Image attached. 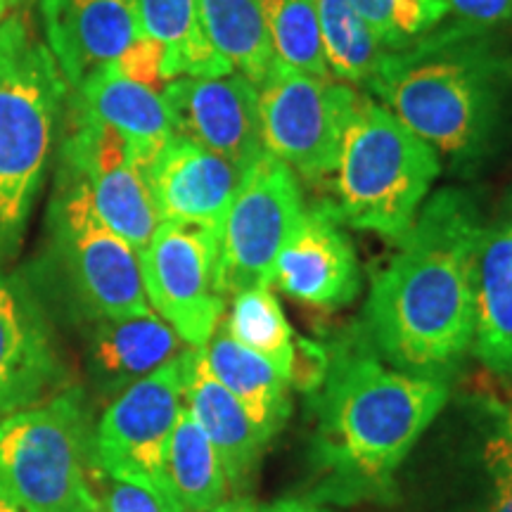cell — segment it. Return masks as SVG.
Returning a JSON list of instances; mask_svg holds the SVG:
<instances>
[{"mask_svg":"<svg viewBox=\"0 0 512 512\" xmlns=\"http://www.w3.org/2000/svg\"><path fill=\"white\" fill-rule=\"evenodd\" d=\"M475 197L439 190L422 204L375 275L363 332L401 373L448 380L475 337V266L482 238Z\"/></svg>","mask_w":512,"mask_h":512,"instance_id":"6da1fadb","label":"cell"},{"mask_svg":"<svg viewBox=\"0 0 512 512\" xmlns=\"http://www.w3.org/2000/svg\"><path fill=\"white\" fill-rule=\"evenodd\" d=\"M368 95L458 171H477L501 150L512 117V50L498 29L446 19L387 50Z\"/></svg>","mask_w":512,"mask_h":512,"instance_id":"7a4b0ae2","label":"cell"},{"mask_svg":"<svg viewBox=\"0 0 512 512\" xmlns=\"http://www.w3.org/2000/svg\"><path fill=\"white\" fill-rule=\"evenodd\" d=\"M318 387L316 460L342 501L387 489L448 401V382L382 363L363 328L328 351Z\"/></svg>","mask_w":512,"mask_h":512,"instance_id":"3957f363","label":"cell"},{"mask_svg":"<svg viewBox=\"0 0 512 512\" xmlns=\"http://www.w3.org/2000/svg\"><path fill=\"white\" fill-rule=\"evenodd\" d=\"M69 86L27 15L0 22V264L22 247Z\"/></svg>","mask_w":512,"mask_h":512,"instance_id":"277c9868","label":"cell"},{"mask_svg":"<svg viewBox=\"0 0 512 512\" xmlns=\"http://www.w3.org/2000/svg\"><path fill=\"white\" fill-rule=\"evenodd\" d=\"M439 174L437 152L373 95L358 91L325 181L330 200L323 204L351 228L399 240Z\"/></svg>","mask_w":512,"mask_h":512,"instance_id":"5b68a950","label":"cell"},{"mask_svg":"<svg viewBox=\"0 0 512 512\" xmlns=\"http://www.w3.org/2000/svg\"><path fill=\"white\" fill-rule=\"evenodd\" d=\"M93 434L81 389L0 420V484L36 512H100Z\"/></svg>","mask_w":512,"mask_h":512,"instance_id":"8992f818","label":"cell"},{"mask_svg":"<svg viewBox=\"0 0 512 512\" xmlns=\"http://www.w3.org/2000/svg\"><path fill=\"white\" fill-rule=\"evenodd\" d=\"M55 247L83 309L95 318L150 313L138 252L100 219L81 176L62 169L50 211Z\"/></svg>","mask_w":512,"mask_h":512,"instance_id":"52a82bcc","label":"cell"},{"mask_svg":"<svg viewBox=\"0 0 512 512\" xmlns=\"http://www.w3.org/2000/svg\"><path fill=\"white\" fill-rule=\"evenodd\" d=\"M302 185L290 166L261 152L240 174L219 238L223 294L268 287L280 249L302 219Z\"/></svg>","mask_w":512,"mask_h":512,"instance_id":"ba28073f","label":"cell"},{"mask_svg":"<svg viewBox=\"0 0 512 512\" xmlns=\"http://www.w3.org/2000/svg\"><path fill=\"white\" fill-rule=\"evenodd\" d=\"M356 95L358 88L347 83L320 79L275 62L259 86L264 150L290 166L302 181L325 185Z\"/></svg>","mask_w":512,"mask_h":512,"instance_id":"9c48e42d","label":"cell"},{"mask_svg":"<svg viewBox=\"0 0 512 512\" xmlns=\"http://www.w3.org/2000/svg\"><path fill=\"white\" fill-rule=\"evenodd\" d=\"M138 259L150 309L188 347H207L226 311V294L219 283V233L159 223Z\"/></svg>","mask_w":512,"mask_h":512,"instance_id":"30bf717a","label":"cell"},{"mask_svg":"<svg viewBox=\"0 0 512 512\" xmlns=\"http://www.w3.org/2000/svg\"><path fill=\"white\" fill-rule=\"evenodd\" d=\"M181 408L183 366L178 356L114 396L93 432L95 467L105 477L140 484L174 501L166 486L164 458Z\"/></svg>","mask_w":512,"mask_h":512,"instance_id":"8fae6325","label":"cell"},{"mask_svg":"<svg viewBox=\"0 0 512 512\" xmlns=\"http://www.w3.org/2000/svg\"><path fill=\"white\" fill-rule=\"evenodd\" d=\"M178 136L216 152L242 171L264 152L259 88L247 76H181L162 88Z\"/></svg>","mask_w":512,"mask_h":512,"instance_id":"7c38bea8","label":"cell"},{"mask_svg":"<svg viewBox=\"0 0 512 512\" xmlns=\"http://www.w3.org/2000/svg\"><path fill=\"white\" fill-rule=\"evenodd\" d=\"M271 283L313 309L335 311L354 302L361 290L356 249L325 204L304 209L275 259Z\"/></svg>","mask_w":512,"mask_h":512,"instance_id":"4fadbf2b","label":"cell"},{"mask_svg":"<svg viewBox=\"0 0 512 512\" xmlns=\"http://www.w3.org/2000/svg\"><path fill=\"white\" fill-rule=\"evenodd\" d=\"M242 171L195 140L174 133L145 166L159 223L214 230L221 238Z\"/></svg>","mask_w":512,"mask_h":512,"instance_id":"5bb4252c","label":"cell"},{"mask_svg":"<svg viewBox=\"0 0 512 512\" xmlns=\"http://www.w3.org/2000/svg\"><path fill=\"white\" fill-rule=\"evenodd\" d=\"M43 43L69 91L102 64L119 60L140 36L136 0H38Z\"/></svg>","mask_w":512,"mask_h":512,"instance_id":"9a60e30c","label":"cell"},{"mask_svg":"<svg viewBox=\"0 0 512 512\" xmlns=\"http://www.w3.org/2000/svg\"><path fill=\"white\" fill-rule=\"evenodd\" d=\"M62 377L48 320L24 285L0 273V415L57 394Z\"/></svg>","mask_w":512,"mask_h":512,"instance_id":"2e32d148","label":"cell"},{"mask_svg":"<svg viewBox=\"0 0 512 512\" xmlns=\"http://www.w3.org/2000/svg\"><path fill=\"white\" fill-rule=\"evenodd\" d=\"M183 403L219 453L228 486L242 489L252 477L266 441L242 403L211 373L204 347H188L181 354Z\"/></svg>","mask_w":512,"mask_h":512,"instance_id":"e0dca14e","label":"cell"},{"mask_svg":"<svg viewBox=\"0 0 512 512\" xmlns=\"http://www.w3.org/2000/svg\"><path fill=\"white\" fill-rule=\"evenodd\" d=\"M470 351L486 370L512 382V200L479 238Z\"/></svg>","mask_w":512,"mask_h":512,"instance_id":"ac0fdd59","label":"cell"},{"mask_svg":"<svg viewBox=\"0 0 512 512\" xmlns=\"http://www.w3.org/2000/svg\"><path fill=\"white\" fill-rule=\"evenodd\" d=\"M69 95V105L112 126L133 145L143 171L176 133L164 95L128 79L112 62L88 74Z\"/></svg>","mask_w":512,"mask_h":512,"instance_id":"d6986e66","label":"cell"},{"mask_svg":"<svg viewBox=\"0 0 512 512\" xmlns=\"http://www.w3.org/2000/svg\"><path fill=\"white\" fill-rule=\"evenodd\" d=\"M183 339L155 311L100 318L88 344V368L100 392L121 394L181 356Z\"/></svg>","mask_w":512,"mask_h":512,"instance_id":"ffe728a7","label":"cell"},{"mask_svg":"<svg viewBox=\"0 0 512 512\" xmlns=\"http://www.w3.org/2000/svg\"><path fill=\"white\" fill-rule=\"evenodd\" d=\"M204 356L216 380L242 403L261 439L268 444L290 418V382H285L271 363L235 342L223 325L211 335Z\"/></svg>","mask_w":512,"mask_h":512,"instance_id":"44dd1931","label":"cell"},{"mask_svg":"<svg viewBox=\"0 0 512 512\" xmlns=\"http://www.w3.org/2000/svg\"><path fill=\"white\" fill-rule=\"evenodd\" d=\"M140 36L164 48L166 83L181 76H223L233 67L204 36L197 0H136Z\"/></svg>","mask_w":512,"mask_h":512,"instance_id":"7402d4cb","label":"cell"},{"mask_svg":"<svg viewBox=\"0 0 512 512\" xmlns=\"http://www.w3.org/2000/svg\"><path fill=\"white\" fill-rule=\"evenodd\" d=\"M164 477L183 512H209L226 501L228 479L219 453L185 403L166 446Z\"/></svg>","mask_w":512,"mask_h":512,"instance_id":"603a6c76","label":"cell"},{"mask_svg":"<svg viewBox=\"0 0 512 512\" xmlns=\"http://www.w3.org/2000/svg\"><path fill=\"white\" fill-rule=\"evenodd\" d=\"M197 12L216 53L259 88L275 64L259 0H197Z\"/></svg>","mask_w":512,"mask_h":512,"instance_id":"cb8c5ba5","label":"cell"},{"mask_svg":"<svg viewBox=\"0 0 512 512\" xmlns=\"http://www.w3.org/2000/svg\"><path fill=\"white\" fill-rule=\"evenodd\" d=\"M465 463L463 501L451 512H512V430L508 408L486 403Z\"/></svg>","mask_w":512,"mask_h":512,"instance_id":"d4e9b609","label":"cell"},{"mask_svg":"<svg viewBox=\"0 0 512 512\" xmlns=\"http://www.w3.org/2000/svg\"><path fill=\"white\" fill-rule=\"evenodd\" d=\"M81 178L88 183L93 207L105 226L121 235L136 252L145 249L159 228V216L143 166L136 159H121L98 166Z\"/></svg>","mask_w":512,"mask_h":512,"instance_id":"484cf974","label":"cell"},{"mask_svg":"<svg viewBox=\"0 0 512 512\" xmlns=\"http://www.w3.org/2000/svg\"><path fill=\"white\" fill-rule=\"evenodd\" d=\"M316 12L330 79L366 91L387 48L351 0H316Z\"/></svg>","mask_w":512,"mask_h":512,"instance_id":"4316f807","label":"cell"},{"mask_svg":"<svg viewBox=\"0 0 512 512\" xmlns=\"http://www.w3.org/2000/svg\"><path fill=\"white\" fill-rule=\"evenodd\" d=\"M221 323L235 342L271 363L285 382L294 380L299 342L271 287H252L235 294L228 318Z\"/></svg>","mask_w":512,"mask_h":512,"instance_id":"83f0119b","label":"cell"},{"mask_svg":"<svg viewBox=\"0 0 512 512\" xmlns=\"http://www.w3.org/2000/svg\"><path fill=\"white\" fill-rule=\"evenodd\" d=\"M275 62L297 72L330 79L325 64L316 0H259Z\"/></svg>","mask_w":512,"mask_h":512,"instance_id":"f1b7e54d","label":"cell"},{"mask_svg":"<svg viewBox=\"0 0 512 512\" xmlns=\"http://www.w3.org/2000/svg\"><path fill=\"white\" fill-rule=\"evenodd\" d=\"M387 50H399L444 24L446 0H351Z\"/></svg>","mask_w":512,"mask_h":512,"instance_id":"f546056e","label":"cell"},{"mask_svg":"<svg viewBox=\"0 0 512 512\" xmlns=\"http://www.w3.org/2000/svg\"><path fill=\"white\" fill-rule=\"evenodd\" d=\"M112 64L121 74L128 76V79L155 88L159 93H162V88L166 86V79L162 74L164 48L159 46L157 41H152V38L138 36L136 41H133V46Z\"/></svg>","mask_w":512,"mask_h":512,"instance_id":"4dcf8cb0","label":"cell"},{"mask_svg":"<svg viewBox=\"0 0 512 512\" xmlns=\"http://www.w3.org/2000/svg\"><path fill=\"white\" fill-rule=\"evenodd\" d=\"M110 479V477H107ZM100 512H183L174 501L140 484L110 479Z\"/></svg>","mask_w":512,"mask_h":512,"instance_id":"1f68e13d","label":"cell"},{"mask_svg":"<svg viewBox=\"0 0 512 512\" xmlns=\"http://www.w3.org/2000/svg\"><path fill=\"white\" fill-rule=\"evenodd\" d=\"M448 15L486 29L512 24V0H446Z\"/></svg>","mask_w":512,"mask_h":512,"instance_id":"d6a6232c","label":"cell"},{"mask_svg":"<svg viewBox=\"0 0 512 512\" xmlns=\"http://www.w3.org/2000/svg\"><path fill=\"white\" fill-rule=\"evenodd\" d=\"M209 512H261V508L252 501V498L240 496V498H233V501L219 503L216 508H211Z\"/></svg>","mask_w":512,"mask_h":512,"instance_id":"836d02e7","label":"cell"},{"mask_svg":"<svg viewBox=\"0 0 512 512\" xmlns=\"http://www.w3.org/2000/svg\"><path fill=\"white\" fill-rule=\"evenodd\" d=\"M0 512H36V510L29 508L24 501H19L17 496H12L10 491L0 484Z\"/></svg>","mask_w":512,"mask_h":512,"instance_id":"e575fe53","label":"cell"},{"mask_svg":"<svg viewBox=\"0 0 512 512\" xmlns=\"http://www.w3.org/2000/svg\"><path fill=\"white\" fill-rule=\"evenodd\" d=\"M261 512H320V510L313 508L309 501H294V498H287V501L273 503L271 508H266Z\"/></svg>","mask_w":512,"mask_h":512,"instance_id":"d590c367","label":"cell"},{"mask_svg":"<svg viewBox=\"0 0 512 512\" xmlns=\"http://www.w3.org/2000/svg\"><path fill=\"white\" fill-rule=\"evenodd\" d=\"M12 5H15V0H0V22H3L5 15H8Z\"/></svg>","mask_w":512,"mask_h":512,"instance_id":"8d00e7d4","label":"cell"}]
</instances>
